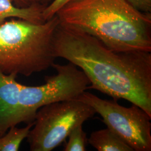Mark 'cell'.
Segmentation results:
<instances>
[{"mask_svg": "<svg viewBox=\"0 0 151 151\" xmlns=\"http://www.w3.org/2000/svg\"><path fill=\"white\" fill-rule=\"evenodd\" d=\"M56 58L80 68L90 82L88 88L117 100H127L151 116V53L118 52L97 38L60 23L54 38Z\"/></svg>", "mask_w": 151, "mask_h": 151, "instance_id": "cell-1", "label": "cell"}, {"mask_svg": "<svg viewBox=\"0 0 151 151\" xmlns=\"http://www.w3.org/2000/svg\"><path fill=\"white\" fill-rule=\"evenodd\" d=\"M56 15L60 23L97 38L115 52H151V14L126 0H76Z\"/></svg>", "mask_w": 151, "mask_h": 151, "instance_id": "cell-2", "label": "cell"}, {"mask_svg": "<svg viewBox=\"0 0 151 151\" xmlns=\"http://www.w3.org/2000/svg\"><path fill=\"white\" fill-rule=\"evenodd\" d=\"M57 15L35 24L22 19L0 25V72L30 76L52 67L57 58L54 38L60 24Z\"/></svg>", "mask_w": 151, "mask_h": 151, "instance_id": "cell-3", "label": "cell"}, {"mask_svg": "<svg viewBox=\"0 0 151 151\" xmlns=\"http://www.w3.org/2000/svg\"><path fill=\"white\" fill-rule=\"evenodd\" d=\"M52 67L57 74L45 77L43 85L36 86L23 85L10 128L22 123L34 122L38 110L45 105L77 99L90 85L85 73L71 62L64 65L54 63Z\"/></svg>", "mask_w": 151, "mask_h": 151, "instance_id": "cell-4", "label": "cell"}, {"mask_svg": "<svg viewBox=\"0 0 151 151\" xmlns=\"http://www.w3.org/2000/svg\"><path fill=\"white\" fill-rule=\"evenodd\" d=\"M95 113L91 106L77 99L40 108L27 137L30 151H52L66 139L72 130Z\"/></svg>", "mask_w": 151, "mask_h": 151, "instance_id": "cell-5", "label": "cell"}, {"mask_svg": "<svg viewBox=\"0 0 151 151\" xmlns=\"http://www.w3.org/2000/svg\"><path fill=\"white\" fill-rule=\"evenodd\" d=\"M86 103L133 151H151V116L134 104L126 108L116 100H104L88 92L77 98Z\"/></svg>", "mask_w": 151, "mask_h": 151, "instance_id": "cell-6", "label": "cell"}, {"mask_svg": "<svg viewBox=\"0 0 151 151\" xmlns=\"http://www.w3.org/2000/svg\"><path fill=\"white\" fill-rule=\"evenodd\" d=\"M17 76L0 72V136L10 128L18 106L23 85L16 81Z\"/></svg>", "mask_w": 151, "mask_h": 151, "instance_id": "cell-7", "label": "cell"}, {"mask_svg": "<svg viewBox=\"0 0 151 151\" xmlns=\"http://www.w3.org/2000/svg\"><path fill=\"white\" fill-rule=\"evenodd\" d=\"M46 6H32L28 7H19L11 0H0V25L9 18H16L35 24L45 21L43 11Z\"/></svg>", "mask_w": 151, "mask_h": 151, "instance_id": "cell-8", "label": "cell"}, {"mask_svg": "<svg viewBox=\"0 0 151 151\" xmlns=\"http://www.w3.org/2000/svg\"><path fill=\"white\" fill-rule=\"evenodd\" d=\"M88 143L98 151H133L124 140L108 128L93 132L88 139Z\"/></svg>", "mask_w": 151, "mask_h": 151, "instance_id": "cell-9", "label": "cell"}, {"mask_svg": "<svg viewBox=\"0 0 151 151\" xmlns=\"http://www.w3.org/2000/svg\"><path fill=\"white\" fill-rule=\"evenodd\" d=\"M34 122L28 123L25 127L19 128L12 127L4 135L0 136V151H17L22 141L27 138Z\"/></svg>", "mask_w": 151, "mask_h": 151, "instance_id": "cell-10", "label": "cell"}, {"mask_svg": "<svg viewBox=\"0 0 151 151\" xmlns=\"http://www.w3.org/2000/svg\"><path fill=\"white\" fill-rule=\"evenodd\" d=\"M68 140L65 147V151H85L88 143L86 134L82 125L76 127L68 135Z\"/></svg>", "mask_w": 151, "mask_h": 151, "instance_id": "cell-11", "label": "cell"}, {"mask_svg": "<svg viewBox=\"0 0 151 151\" xmlns=\"http://www.w3.org/2000/svg\"><path fill=\"white\" fill-rule=\"evenodd\" d=\"M76 0H53L46 6L43 11L44 19L46 22L56 15L58 11L68 4Z\"/></svg>", "mask_w": 151, "mask_h": 151, "instance_id": "cell-12", "label": "cell"}, {"mask_svg": "<svg viewBox=\"0 0 151 151\" xmlns=\"http://www.w3.org/2000/svg\"><path fill=\"white\" fill-rule=\"evenodd\" d=\"M138 11L151 13V0H126Z\"/></svg>", "mask_w": 151, "mask_h": 151, "instance_id": "cell-13", "label": "cell"}, {"mask_svg": "<svg viewBox=\"0 0 151 151\" xmlns=\"http://www.w3.org/2000/svg\"><path fill=\"white\" fill-rule=\"evenodd\" d=\"M15 5L19 7H28L32 6H47L50 0H11Z\"/></svg>", "mask_w": 151, "mask_h": 151, "instance_id": "cell-14", "label": "cell"}]
</instances>
